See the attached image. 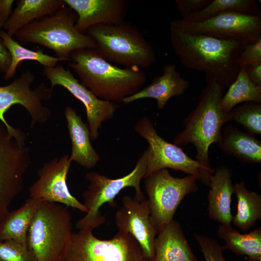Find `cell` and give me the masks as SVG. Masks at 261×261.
<instances>
[{
  "instance_id": "6da1fadb",
  "label": "cell",
  "mask_w": 261,
  "mask_h": 261,
  "mask_svg": "<svg viewBox=\"0 0 261 261\" xmlns=\"http://www.w3.org/2000/svg\"><path fill=\"white\" fill-rule=\"evenodd\" d=\"M172 48L187 69L205 74L225 89L235 80L240 68L238 57L245 44L202 34L184 32L170 26Z\"/></svg>"
},
{
  "instance_id": "7a4b0ae2",
  "label": "cell",
  "mask_w": 261,
  "mask_h": 261,
  "mask_svg": "<svg viewBox=\"0 0 261 261\" xmlns=\"http://www.w3.org/2000/svg\"><path fill=\"white\" fill-rule=\"evenodd\" d=\"M69 61L68 66L80 83L104 101L121 102L143 88L146 80L141 69L120 68L104 59L95 49L76 50L71 54Z\"/></svg>"
},
{
  "instance_id": "3957f363",
  "label": "cell",
  "mask_w": 261,
  "mask_h": 261,
  "mask_svg": "<svg viewBox=\"0 0 261 261\" xmlns=\"http://www.w3.org/2000/svg\"><path fill=\"white\" fill-rule=\"evenodd\" d=\"M206 84L199 97L194 110L184 119V129L174 138L178 146L193 144L196 148V160L203 165L211 168L209 148L218 143L222 126L230 121L229 113L220 108L225 88L214 80L205 79Z\"/></svg>"
},
{
  "instance_id": "277c9868",
  "label": "cell",
  "mask_w": 261,
  "mask_h": 261,
  "mask_svg": "<svg viewBox=\"0 0 261 261\" xmlns=\"http://www.w3.org/2000/svg\"><path fill=\"white\" fill-rule=\"evenodd\" d=\"M77 20L76 13L66 5L53 14L29 23L14 36L20 44H39L53 50L57 57L69 61L76 50L96 48L91 38L77 30Z\"/></svg>"
},
{
  "instance_id": "5b68a950",
  "label": "cell",
  "mask_w": 261,
  "mask_h": 261,
  "mask_svg": "<svg viewBox=\"0 0 261 261\" xmlns=\"http://www.w3.org/2000/svg\"><path fill=\"white\" fill-rule=\"evenodd\" d=\"M86 34L96 44L95 49L106 60L125 68H147L155 61L150 43L135 26L125 21L116 24L90 27Z\"/></svg>"
},
{
  "instance_id": "8992f818",
  "label": "cell",
  "mask_w": 261,
  "mask_h": 261,
  "mask_svg": "<svg viewBox=\"0 0 261 261\" xmlns=\"http://www.w3.org/2000/svg\"><path fill=\"white\" fill-rule=\"evenodd\" d=\"M72 229L67 206L43 200L29 226L27 246L37 261H60L70 243Z\"/></svg>"
},
{
  "instance_id": "52a82bcc",
  "label": "cell",
  "mask_w": 261,
  "mask_h": 261,
  "mask_svg": "<svg viewBox=\"0 0 261 261\" xmlns=\"http://www.w3.org/2000/svg\"><path fill=\"white\" fill-rule=\"evenodd\" d=\"M147 150L145 149L139 157L132 171L128 174L116 179H111L99 173L87 172L85 178L89 182L87 189L83 192V204L87 212L76 223V228L94 229L104 223L105 216L100 211L101 206L108 203L111 207L117 206L115 198L125 188L133 187L135 197L145 198L141 190L140 182L146 173Z\"/></svg>"
},
{
  "instance_id": "ba28073f",
  "label": "cell",
  "mask_w": 261,
  "mask_h": 261,
  "mask_svg": "<svg viewBox=\"0 0 261 261\" xmlns=\"http://www.w3.org/2000/svg\"><path fill=\"white\" fill-rule=\"evenodd\" d=\"M92 229L73 232L60 261H142V248L128 233L118 231L109 240L95 237Z\"/></svg>"
},
{
  "instance_id": "9c48e42d",
  "label": "cell",
  "mask_w": 261,
  "mask_h": 261,
  "mask_svg": "<svg viewBox=\"0 0 261 261\" xmlns=\"http://www.w3.org/2000/svg\"><path fill=\"white\" fill-rule=\"evenodd\" d=\"M26 134L10 133L0 121V220L24 188V175L31 164Z\"/></svg>"
},
{
  "instance_id": "30bf717a",
  "label": "cell",
  "mask_w": 261,
  "mask_h": 261,
  "mask_svg": "<svg viewBox=\"0 0 261 261\" xmlns=\"http://www.w3.org/2000/svg\"><path fill=\"white\" fill-rule=\"evenodd\" d=\"M145 187L150 210L151 224L158 232L173 219L186 195L198 190L195 177L172 176L167 169L155 171L145 177Z\"/></svg>"
},
{
  "instance_id": "8fae6325",
  "label": "cell",
  "mask_w": 261,
  "mask_h": 261,
  "mask_svg": "<svg viewBox=\"0 0 261 261\" xmlns=\"http://www.w3.org/2000/svg\"><path fill=\"white\" fill-rule=\"evenodd\" d=\"M134 130L148 144L145 176L161 169L170 168L193 175L209 186L210 176L214 170L203 165L188 157L178 145L164 140L148 117L143 116L140 118L134 126Z\"/></svg>"
},
{
  "instance_id": "7c38bea8",
  "label": "cell",
  "mask_w": 261,
  "mask_h": 261,
  "mask_svg": "<svg viewBox=\"0 0 261 261\" xmlns=\"http://www.w3.org/2000/svg\"><path fill=\"white\" fill-rule=\"evenodd\" d=\"M170 26L185 33L234 41L245 45L261 38V14L253 15L227 12L200 22L174 20Z\"/></svg>"
},
{
  "instance_id": "4fadbf2b",
  "label": "cell",
  "mask_w": 261,
  "mask_h": 261,
  "mask_svg": "<svg viewBox=\"0 0 261 261\" xmlns=\"http://www.w3.org/2000/svg\"><path fill=\"white\" fill-rule=\"evenodd\" d=\"M35 80L33 72L29 69L23 71L20 76L11 84L0 86V121L6 127L10 133L16 134L20 129L12 127L4 117L5 113L14 105L23 106L30 115L31 127L48 121L52 111L43 104V101L49 100L52 97L53 89L47 87L44 83L31 88Z\"/></svg>"
},
{
  "instance_id": "5bb4252c",
  "label": "cell",
  "mask_w": 261,
  "mask_h": 261,
  "mask_svg": "<svg viewBox=\"0 0 261 261\" xmlns=\"http://www.w3.org/2000/svg\"><path fill=\"white\" fill-rule=\"evenodd\" d=\"M43 73L50 81L52 89L56 86H61L83 104L86 108L90 140H97L102 122L112 119L119 106L96 97L79 82L69 70L65 69L60 64L54 67H44Z\"/></svg>"
},
{
  "instance_id": "9a60e30c",
  "label": "cell",
  "mask_w": 261,
  "mask_h": 261,
  "mask_svg": "<svg viewBox=\"0 0 261 261\" xmlns=\"http://www.w3.org/2000/svg\"><path fill=\"white\" fill-rule=\"evenodd\" d=\"M72 161L66 154L45 163L29 188V198L61 204L86 213L87 209L69 190L66 179Z\"/></svg>"
},
{
  "instance_id": "2e32d148",
  "label": "cell",
  "mask_w": 261,
  "mask_h": 261,
  "mask_svg": "<svg viewBox=\"0 0 261 261\" xmlns=\"http://www.w3.org/2000/svg\"><path fill=\"white\" fill-rule=\"evenodd\" d=\"M121 201L122 205L115 214L118 231L132 235L140 245L144 258L154 261L158 232L150 221L148 199L125 195Z\"/></svg>"
},
{
  "instance_id": "e0dca14e",
  "label": "cell",
  "mask_w": 261,
  "mask_h": 261,
  "mask_svg": "<svg viewBox=\"0 0 261 261\" xmlns=\"http://www.w3.org/2000/svg\"><path fill=\"white\" fill-rule=\"evenodd\" d=\"M77 15L75 28L83 34L91 27L116 24L124 21L129 3L127 0H64Z\"/></svg>"
},
{
  "instance_id": "ac0fdd59",
  "label": "cell",
  "mask_w": 261,
  "mask_h": 261,
  "mask_svg": "<svg viewBox=\"0 0 261 261\" xmlns=\"http://www.w3.org/2000/svg\"><path fill=\"white\" fill-rule=\"evenodd\" d=\"M189 86V82L181 76L176 66L167 64L161 75L139 91L124 98L121 102L128 104L138 100L151 98L155 99L157 107L162 109L172 97L183 94Z\"/></svg>"
},
{
  "instance_id": "d6986e66",
  "label": "cell",
  "mask_w": 261,
  "mask_h": 261,
  "mask_svg": "<svg viewBox=\"0 0 261 261\" xmlns=\"http://www.w3.org/2000/svg\"><path fill=\"white\" fill-rule=\"evenodd\" d=\"M230 169L225 165L218 167L210 176L208 193V214L211 219L220 224L231 225L233 216L231 210L234 193Z\"/></svg>"
},
{
  "instance_id": "ffe728a7",
  "label": "cell",
  "mask_w": 261,
  "mask_h": 261,
  "mask_svg": "<svg viewBox=\"0 0 261 261\" xmlns=\"http://www.w3.org/2000/svg\"><path fill=\"white\" fill-rule=\"evenodd\" d=\"M64 115L72 143L70 160L87 169L93 168L99 161L100 156L91 144L88 125L71 106L66 107Z\"/></svg>"
},
{
  "instance_id": "44dd1931",
  "label": "cell",
  "mask_w": 261,
  "mask_h": 261,
  "mask_svg": "<svg viewBox=\"0 0 261 261\" xmlns=\"http://www.w3.org/2000/svg\"><path fill=\"white\" fill-rule=\"evenodd\" d=\"M158 234L154 261H197L178 222L173 219Z\"/></svg>"
},
{
  "instance_id": "7402d4cb",
  "label": "cell",
  "mask_w": 261,
  "mask_h": 261,
  "mask_svg": "<svg viewBox=\"0 0 261 261\" xmlns=\"http://www.w3.org/2000/svg\"><path fill=\"white\" fill-rule=\"evenodd\" d=\"M218 144L223 152L240 161L250 163L261 162V141L235 126L225 127Z\"/></svg>"
},
{
  "instance_id": "603a6c76",
  "label": "cell",
  "mask_w": 261,
  "mask_h": 261,
  "mask_svg": "<svg viewBox=\"0 0 261 261\" xmlns=\"http://www.w3.org/2000/svg\"><path fill=\"white\" fill-rule=\"evenodd\" d=\"M16 4L3 28L12 37L29 23L53 14L66 5L64 0H18Z\"/></svg>"
},
{
  "instance_id": "cb8c5ba5",
  "label": "cell",
  "mask_w": 261,
  "mask_h": 261,
  "mask_svg": "<svg viewBox=\"0 0 261 261\" xmlns=\"http://www.w3.org/2000/svg\"><path fill=\"white\" fill-rule=\"evenodd\" d=\"M42 201L29 198L18 209L9 211L0 220V240H13L27 245L29 226Z\"/></svg>"
},
{
  "instance_id": "d4e9b609",
  "label": "cell",
  "mask_w": 261,
  "mask_h": 261,
  "mask_svg": "<svg viewBox=\"0 0 261 261\" xmlns=\"http://www.w3.org/2000/svg\"><path fill=\"white\" fill-rule=\"evenodd\" d=\"M218 236L225 242V249L238 256H244L248 261H261V228L242 234L231 225H219Z\"/></svg>"
},
{
  "instance_id": "484cf974",
  "label": "cell",
  "mask_w": 261,
  "mask_h": 261,
  "mask_svg": "<svg viewBox=\"0 0 261 261\" xmlns=\"http://www.w3.org/2000/svg\"><path fill=\"white\" fill-rule=\"evenodd\" d=\"M237 201V210L233 224L244 232L248 231L258 220L261 219V195L249 191L244 181L234 184Z\"/></svg>"
},
{
  "instance_id": "4316f807",
  "label": "cell",
  "mask_w": 261,
  "mask_h": 261,
  "mask_svg": "<svg viewBox=\"0 0 261 261\" xmlns=\"http://www.w3.org/2000/svg\"><path fill=\"white\" fill-rule=\"evenodd\" d=\"M0 35L11 56L10 67L4 76L5 80L14 76L18 65L24 60L35 61L48 67H54L59 61H64L61 58L44 53L42 49L33 51L24 47L5 30H0Z\"/></svg>"
},
{
  "instance_id": "83f0119b",
  "label": "cell",
  "mask_w": 261,
  "mask_h": 261,
  "mask_svg": "<svg viewBox=\"0 0 261 261\" xmlns=\"http://www.w3.org/2000/svg\"><path fill=\"white\" fill-rule=\"evenodd\" d=\"M228 87L220 102V109L225 113H229L242 102L261 103V87L250 80L245 68L240 69L235 80Z\"/></svg>"
},
{
  "instance_id": "f1b7e54d",
  "label": "cell",
  "mask_w": 261,
  "mask_h": 261,
  "mask_svg": "<svg viewBox=\"0 0 261 261\" xmlns=\"http://www.w3.org/2000/svg\"><path fill=\"white\" fill-rule=\"evenodd\" d=\"M227 12L255 15L261 14V8L255 0H211L202 10L181 20L200 22Z\"/></svg>"
},
{
  "instance_id": "f546056e",
  "label": "cell",
  "mask_w": 261,
  "mask_h": 261,
  "mask_svg": "<svg viewBox=\"0 0 261 261\" xmlns=\"http://www.w3.org/2000/svg\"><path fill=\"white\" fill-rule=\"evenodd\" d=\"M230 120H234L252 134H261V105L249 102L232 109Z\"/></svg>"
},
{
  "instance_id": "4dcf8cb0",
  "label": "cell",
  "mask_w": 261,
  "mask_h": 261,
  "mask_svg": "<svg viewBox=\"0 0 261 261\" xmlns=\"http://www.w3.org/2000/svg\"><path fill=\"white\" fill-rule=\"evenodd\" d=\"M0 261H37L27 245L13 240H0Z\"/></svg>"
},
{
  "instance_id": "1f68e13d",
  "label": "cell",
  "mask_w": 261,
  "mask_h": 261,
  "mask_svg": "<svg viewBox=\"0 0 261 261\" xmlns=\"http://www.w3.org/2000/svg\"><path fill=\"white\" fill-rule=\"evenodd\" d=\"M206 261H226L223 256L224 246L220 245L213 238L194 233Z\"/></svg>"
},
{
  "instance_id": "d6a6232c",
  "label": "cell",
  "mask_w": 261,
  "mask_h": 261,
  "mask_svg": "<svg viewBox=\"0 0 261 261\" xmlns=\"http://www.w3.org/2000/svg\"><path fill=\"white\" fill-rule=\"evenodd\" d=\"M261 61V38L253 44L244 46L238 60L239 67L245 68L252 64Z\"/></svg>"
},
{
  "instance_id": "836d02e7",
  "label": "cell",
  "mask_w": 261,
  "mask_h": 261,
  "mask_svg": "<svg viewBox=\"0 0 261 261\" xmlns=\"http://www.w3.org/2000/svg\"><path fill=\"white\" fill-rule=\"evenodd\" d=\"M211 0H175V2L182 18L198 12L205 8Z\"/></svg>"
},
{
  "instance_id": "e575fe53",
  "label": "cell",
  "mask_w": 261,
  "mask_h": 261,
  "mask_svg": "<svg viewBox=\"0 0 261 261\" xmlns=\"http://www.w3.org/2000/svg\"><path fill=\"white\" fill-rule=\"evenodd\" d=\"M250 80L257 86L261 87V61L245 68Z\"/></svg>"
},
{
  "instance_id": "d590c367",
  "label": "cell",
  "mask_w": 261,
  "mask_h": 261,
  "mask_svg": "<svg viewBox=\"0 0 261 261\" xmlns=\"http://www.w3.org/2000/svg\"><path fill=\"white\" fill-rule=\"evenodd\" d=\"M11 62V56L0 35V72L6 73Z\"/></svg>"
},
{
  "instance_id": "8d00e7d4",
  "label": "cell",
  "mask_w": 261,
  "mask_h": 261,
  "mask_svg": "<svg viewBox=\"0 0 261 261\" xmlns=\"http://www.w3.org/2000/svg\"><path fill=\"white\" fill-rule=\"evenodd\" d=\"M14 0H0V29L3 28L12 13Z\"/></svg>"
},
{
  "instance_id": "74e56055",
  "label": "cell",
  "mask_w": 261,
  "mask_h": 261,
  "mask_svg": "<svg viewBox=\"0 0 261 261\" xmlns=\"http://www.w3.org/2000/svg\"><path fill=\"white\" fill-rule=\"evenodd\" d=\"M142 261H154L151 260V259H148V258H144V259H143Z\"/></svg>"
}]
</instances>
